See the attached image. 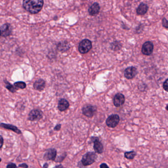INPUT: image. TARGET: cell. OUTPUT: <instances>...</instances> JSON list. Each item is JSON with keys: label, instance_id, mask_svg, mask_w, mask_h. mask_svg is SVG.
<instances>
[{"label": "cell", "instance_id": "27", "mask_svg": "<svg viewBox=\"0 0 168 168\" xmlns=\"http://www.w3.org/2000/svg\"><path fill=\"white\" fill-rule=\"evenodd\" d=\"M61 127V124H58L55 127L54 130H56V131H58V130H59L60 129Z\"/></svg>", "mask_w": 168, "mask_h": 168}, {"label": "cell", "instance_id": "13", "mask_svg": "<svg viewBox=\"0 0 168 168\" xmlns=\"http://www.w3.org/2000/svg\"><path fill=\"white\" fill-rule=\"evenodd\" d=\"M69 106L70 104L69 102L66 99L63 98L61 99L59 101L58 104V108L59 111L63 112L67 110L69 107Z\"/></svg>", "mask_w": 168, "mask_h": 168}, {"label": "cell", "instance_id": "3", "mask_svg": "<svg viewBox=\"0 0 168 168\" xmlns=\"http://www.w3.org/2000/svg\"><path fill=\"white\" fill-rule=\"evenodd\" d=\"M92 48V43L90 40L87 39L82 40L78 46V50L81 54H85Z\"/></svg>", "mask_w": 168, "mask_h": 168}, {"label": "cell", "instance_id": "16", "mask_svg": "<svg viewBox=\"0 0 168 168\" xmlns=\"http://www.w3.org/2000/svg\"><path fill=\"white\" fill-rule=\"evenodd\" d=\"M45 86V82L43 79H39L36 81L34 84V88L35 90L41 91L44 88Z\"/></svg>", "mask_w": 168, "mask_h": 168}, {"label": "cell", "instance_id": "20", "mask_svg": "<svg viewBox=\"0 0 168 168\" xmlns=\"http://www.w3.org/2000/svg\"><path fill=\"white\" fill-rule=\"evenodd\" d=\"M136 155V153L135 151H131L129 152H126L124 154V156L125 158L127 159H130V160H132L134 158V157Z\"/></svg>", "mask_w": 168, "mask_h": 168}, {"label": "cell", "instance_id": "23", "mask_svg": "<svg viewBox=\"0 0 168 168\" xmlns=\"http://www.w3.org/2000/svg\"><path fill=\"white\" fill-rule=\"evenodd\" d=\"M162 25L166 29L168 28V21L166 18H164L162 20Z\"/></svg>", "mask_w": 168, "mask_h": 168}, {"label": "cell", "instance_id": "19", "mask_svg": "<svg viewBox=\"0 0 168 168\" xmlns=\"http://www.w3.org/2000/svg\"><path fill=\"white\" fill-rule=\"evenodd\" d=\"M4 82L6 84V88L8 89V90H9L10 92H16L17 90V88H16V87H14V86H13L9 82H8L6 80H4Z\"/></svg>", "mask_w": 168, "mask_h": 168}, {"label": "cell", "instance_id": "6", "mask_svg": "<svg viewBox=\"0 0 168 168\" xmlns=\"http://www.w3.org/2000/svg\"><path fill=\"white\" fill-rule=\"evenodd\" d=\"M43 112L39 109H35L31 111L29 115L28 119L31 121L39 120L43 117Z\"/></svg>", "mask_w": 168, "mask_h": 168}, {"label": "cell", "instance_id": "4", "mask_svg": "<svg viewBox=\"0 0 168 168\" xmlns=\"http://www.w3.org/2000/svg\"><path fill=\"white\" fill-rule=\"evenodd\" d=\"M82 113L84 115L88 118L92 117L97 111V108L91 105H86L82 109Z\"/></svg>", "mask_w": 168, "mask_h": 168}, {"label": "cell", "instance_id": "30", "mask_svg": "<svg viewBox=\"0 0 168 168\" xmlns=\"http://www.w3.org/2000/svg\"><path fill=\"white\" fill-rule=\"evenodd\" d=\"M55 168H63V167L61 165H58V166H56Z\"/></svg>", "mask_w": 168, "mask_h": 168}, {"label": "cell", "instance_id": "11", "mask_svg": "<svg viewBox=\"0 0 168 168\" xmlns=\"http://www.w3.org/2000/svg\"><path fill=\"white\" fill-rule=\"evenodd\" d=\"M0 31L1 33V35H2L3 37H7L8 36H9L11 34V27L9 24H4L0 28Z\"/></svg>", "mask_w": 168, "mask_h": 168}, {"label": "cell", "instance_id": "12", "mask_svg": "<svg viewBox=\"0 0 168 168\" xmlns=\"http://www.w3.org/2000/svg\"><path fill=\"white\" fill-rule=\"evenodd\" d=\"M100 7L98 3H94L92 6L88 8V13L91 16H95L99 13Z\"/></svg>", "mask_w": 168, "mask_h": 168}, {"label": "cell", "instance_id": "34", "mask_svg": "<svg viewBox=\"0 0 168 168\" xmlns=\"http://www.w3.org/2000/svg\"><path fill=\"white\" fill-rule=\"evenodd\" d=\"M1 161H2V159H1V158H0V162H1Z\"/></svg>", "mask_w": 168, "mask_h": 168}, {"label": "cell", "instance_id": "5", "mask_svg": "<svg viewBox=\"0 0 168 168\" xmlns=\"http://www.w3.org/2000/svg\"><path fill=\"white\" fill-rule=\"evenodd\" d=\"M119 120L120 118L117 115H112L107 119L106 124L109 127L114 128L118 125Z\"/></svg>", "mask_w": 168, "mask_h": 168}, {"label": "cell", "instance_id": "14", "mask_svg": "<svg viewBox=\"0 0 168 168\" xmlns=\"http://www.w3.org/2000/svg\"><path fill=\"white\" fill-rule=\"evenodd\" d=\"M148 9V7L146 4L141 3L136 9V12L139 15H144L146 13Z\"/></svg>", "mask_w": 168, "mask_h": 168}, {"label": "cell", "instance_id": "29", "mask_svg": "<svg viewBox=\"0 0 168 168\" xmlns=\"http://www.w3.org/2000/svg\"><path fill=\"white\" fill-rule=\"evenodd\" d=\"M100 168H109V167L106 164L103 163L100 165Z\"/></svg>", "mask_w": 168, "mask_h": 168}, {"label": "cell", "instance_id": "21", "mask_svg": "<svg viewBox=\"0 0 168 168\" xmlns=\"http://www.w3.org/2000/svg\"><path fill=\"white\" fill-rule=\"evenodd\" d=\"M14 86L16 88L24 89L26 87V85L25 83L23 82H17L14 84Z\"/></svg>", "mask_w": 168, "mask_h": 168}, {"label": "cell", "instance_id": "8", "mask_svg": "<svg viewBox=\"0 0 168 168\" xmlns=\"http://www.w3.org/2000/svg\"><path fill=\"white\" fill-rule=\"evenodd\" d=\"M137 74V70L134 66L127 67L124 71V76L127 79H132Z\"/></svg>", "mask_w": 168, "mask_h": 168}, {"label": "cell", "instance_id": "18", "mask_svg": "<svg viewBox=\"0 0 168 168\" xmlns=\"http://www.w3.org/2000/svg\"><path fill=\"white\" fill-rule=\"evenodd\" d=\"M70 48L69 44L67 41L61 42L57 46V49L59 51L64 52L67 51Z\"/></svg>", "mask_w": 168, "mask_h": 168}, {"label": "cell", "instance_id": "28", "mask_svg": "<svg viewBox=\"0 0 168 168\" xmlns=\"http://www.w3.org/2000/svg\"><path fill=\"white\" fill-rule=\"evenodd\" d=\"M19 167H21V168H28V166L27 164H25V163L19 165Z\"/></svg>", "mask_w": 168, "mask_h": 168}, {"label": "cell", "instance_id": "33", "mask_svg": "<svg viewBox=\"0 0 168 168\" xmlns=\"http://www.w3.org/2000/svg\"><path fill=\"white\" fill-rule=\"evenodd\" d=\"M1 31H0V37H1Z\"/></svg>", "mask_w": 168, "mask_h": 168}, {"label": "cell", "instance_id": "17", "mask_svg": "<svg viewBox=\"0 0 168 168\" xmlns=\"http://www.w3.org/2000/svg\"><path fill=\"white\" fill-rule=\"evenodd\" d=\"M0 127H3L5 129H7L11 130L13 131V132L16 133L18 134H20L21 133V131L17 127L15 126H14V125H11V124H6V123H0Z\"/></svg>", "mask_w": 168, "mask_h": 168}, {"label": "cell", "instance_id": "2", "mask_svg": "<svg viewBox=\"0 0 168 168\" xmlns=\"http://www.w3.org/2000/svg\"><path fill=\"white\" fill-rule=\"evenodd\" d=\"M97 158V155L95 153L89 152L83 156L81 160L82 163L85 166L90 165L95 162Z\"/></svg>", "mask_w": 168, "mask_h": 168}, {"label": "cell", "instance_id": "10", "mask_svg": "<svg viewBox=\"0 0 168 168\" xmlns=\"http://www.w3.org/2000/svg\"><path fill=\"white\" fill-rule=\"evenodd\" d=\"M57 154V151L54 149H50L46 150L44 158L46 160H55Z\"/></svg>", "mask_w": 168, "mask_h": 168}, {"label": "cell", "instance_id": "9", "mask_svg": "<svg viewBox=\"0 0 168 168\" xmlns=\"http://www.w3.org/2000/svg\"><path fill=\"white\" fill-rule=\"evenodd\" d=\"M113 104L116 107L122 106L125 102V97L123 94L120 93L115 94L113 98Z\"/></svg>", "mask_w": 168, "mask_h": 168}, {"label": "cell", "instance_id": "32", "mask_svg": "<svg viewBox=\"0 0 168 168\" xmlns=\"http://www.w3.org/2000/svg\"><path fill=\"white\" fill-rule=\"evenodd\" d=\"M166 110H168V105H167V107H166Z\"/></svg>", "mask_w": 168, "mask_h": 168}, {"label": "cell", "instance_id": "25", "mask_svg": "<svg viewBox=\"0 0 168 168\" xmlns=\"http://www.w3.org/2000/svg\"><path fill=\"white\" fill-rule=\"evenodd\" d=\"M7 168H17V166L14 163H9L7 167Z\"/></svg>", "mask_w": 168, "mask_h": 168}, {"label": "cell", "instance_id": "24", "mask_svg": "<svg viewBox=\"0 0 168 168\" xmlns=\"http://www.w3.org/2000/svg\"><path fill=\"white\" fill-rule=\"evenodd\" d=\"M163 88L164 90L166 91H168V79H166V80L164 82L163 84Z\"/></svg>", "mask_w": 168, "mask_h": 168}, {"label": "cell", "instance_id": "22", "mask_svg": "<svg viewBox=\"0 0 168 168\" xmlns=\"http://www.w3.org/2000/svg\"><path fill=\"white\" fill-rule=\"evenodd\" d=\"M111 47H112V50H114L115 51L118 50V49L117 48V47L120 49V44L119 43V42H114L112 43L111 45Z\"/></svg>", "mask_w": 168, "mask_h": 168}, {"label": "cell", "instance_id": "7", "mask_svg": "<svg viewBox=\"0 0 168 168\" xmlns=\"http://www.w3.org/2000/svg\"><path fill=\"white\" fill-rule=\"evenodd\" d=\"M153 44L151 41H146L143 44L141 52L144 55L149 56L150 55L153 51Z\"/></svg>", "mask_w": 168, "mask_h": 168}, {"label": "cell", "instance_id": "26", "mask_svg": "<svg viewBox=\"0 0 168 168\" xmlns=\"http://www.w3.org/2000/svg\"><path fill=\"white\" fill-rule=\"evenodd\" d=\"M4 143V140L1 136H0V149L2 148Z\"/></svg>", "mask_w": 168, "mask_h": 168}, {"label": "cell", "instance_id": "15", "mask_svg": "<svg viewBox=\"0 0 168 168\" xmlns=\"http://www.w3.org/2000/svg\"><path fill=\"white\" fill-rule=\"evenodd\" d=\"M94 149L96 153L99 154L102 153L104 151L103 145L97 138L94 141Z\"/></svg>", "mask_w": 168, "mask_h": 168}, {"label": "cell", "instance_id": "31", "mask_svg": "<svg viewBox=\"0 0 168 168\" xmlns=\"http://www.w3.org/2000/svg\"><path fill=\"white\" fill-rule=\"evenodd\" d=\"M48 164H47V163H45V164L44 165V168H48Z\"/></svg>", "mask_w": 168, "mask_h": 168}, {"label": "cell", "instance_id": "1", "mask_svg": "<svg viewBox=\"0 0 168 168\" xmlns=\"http://www.w3.org/2000/svg\"><path fill=\"white\" fill-rule=\"evenodd\" d=\"M43 0H24L23 7L26 10L32 14L39 12L43 8Z\"/></svg>", "mask_w": 168, "mask_h": 168}]
</instances>
